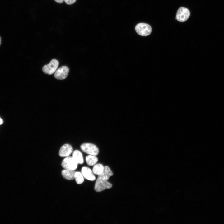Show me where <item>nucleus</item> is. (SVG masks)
<instances>
[{"label":"nucleus","instance_id":"obj_1","mask_svg":"<svg viewBox=\"0 0 224 224\" xmlns=\"http://www.w3.org/2000/svg\"><path fill=\"white\" fill-rule=\"evenodd\" d=\"M136 32L139 35L146 36L149 35L152 32V28L148 24L141 23L137 24L135 27Z\"/></svg>","mask_w":224,"mask_h":224},{"label":"nucleus","instance_id":"obj_2","mask_svg":"<svg viewBox=\"0 0 224 224\" xmlns=\"http://www.w3.org/2000/svg\"><path fill=\"white\" fill-rule=\"evenodd\" d=\"M78 164L72 157L69 156L66 157L61 163L62 166L64 169L73 170L77 168Z\"/></svg>","mask_w":224,"mask_h":224},{"label":"nucleus","instance_id":"obj_3","mask_svg":"<svg viewBox=\"0 0 224 224\" xmlns=\"http://www.w3.org/2000/svg\"><path fill=\"white\" fill-rule=\"evenodd\" d=\"M80 148L84 152L90 155L96 156L99 152V149L96 146L91 143H83L80 146Z\"/></svg>","mask_w":224,"mask_h":224},{"label":"nucleus","instance_id":"obj_4","mask_svg":"<svg viewBox=\"0 0 224 224\" xmlns=\"http://www.w3.org/2000/svg\"><path fill=\"white\" fill-rule=\"evenodd\" d=\"M112 187V184L107 180L98 178L96 182L94 189L96 192H100Z\"/></svg>","mask_w":224,"mask_h":224},{"label":"nucleus","instance_id":"obj_5","mask_svg":"<svg viewBox=\"0 0 224 224\" xmlns=\"http://www.w3.org/2000/svg\"><path fill=\"white\" fill-rule=\"evenodd\" d=\"M59 64L58 60L55 59L51 60L50 63L44 65L42 68L43 72L49 75L52 74L57 69Z\"/></svg>","mask_w":224,"mask_h":224},{"label":"nucleus","instance_id":"obj_6","mask_svg":"<svg viewBox=\"0 0 224 224\" xmlns=\"http://www.w3.org/2000/svg\"><path fill=\"white\" fill-rule=\"evenodd\" d=\"M190 15L189 11L187 8L182 7L178 10L176 15V19L179 22H184L188 19Z\"/></svg>","mask_w":224,"mask_h":224},{"label":"nucleus","instance_id":"obj_7","mask_svg":"<svg viewBox=\"0 0 224 224\" xmlns=\"http://www.w3.org/2000/svg\"><path fill=\"white\" fill-rule=\"evenodd\" d=\"M69 71L68 68L65 66L58 68L55 71L54 77L57 79L63 80L66 78Z\"/></svg>","mask_w":224,"mask_h":224},{"label":"nucleus","instance_id":"obj_8","mask_svg":"<svg viewBox=\"0 0 224 224\" xmlns=\"http://www.w3.org/2000/svg\"><path fill=\"white\" fill-rule=\"evenodd\" d=\"M73 152V148L72 146L68 144L63 145L60 148L59 155L61 157H66L69 156Z\"/></svg>","mask_w":224,"mask_h":224},{"label":"nucleus","instance_id":"obj_9","mask_svg":"<svg viewBox=\"0 0 224 224\" xmlns=\"http://www.w3.org/2000/svg\"><path fill=\"white\" fill-rule=\"evenodd\" d=\"M81 173L84 177L88 180L93 181L96 179L93 171L88 167H83L81 170Z\"/></svg>","mask_w":224,"mask_h":224},{"label":"nucleus","instance_id":"obj_10","mask_svg":"<svg viewBox=\"0 0 224 224\" xmlns=\"http://www.w3.org/2000/svg\"><path fill=\"white\" fill-rule=\"evenodd\" d=\"M113 175V173L110 168L107 166L104 167L103 172L98 175V178L108 180L110 177Z\"/></svg>","mask_w":224,"mask_h":224},{"label":"nucleus","instance_id":"obj_11","mask_svg":"<svg viewBox=\"0 0 224 224\" xmlns=\"http://www.w3.org/2000/svg\"><path fill=\"white\" fill-rule=\"evenodd\" d=\"M75 171L73 170L64 169L61 172L63 177L68 180H72L74 179Z\"/></svg>","mask_w":224,"mask_h":224},{"label":"nucleus","instance_id":"obj_12","mask_svg":"<svg viewBox=\"0 0 224 224\" xmlns=\"http://www.w3.org/2000/svg\"><path fill=\"white\" fill-rule=\"evenodd\" d=\"M72 157L78 164H82L84 162L82 154L78 150H75L73 151Z\"/></svg>","mask_w":224,"mask_h":224},{"label":"nucleus","instance_id":"obj_13","mask_svg":"<svg viewBox=\"0 0 224 224\" xmlns=\"http://www.w3.org/2000/svg\"><path fill=\"white\" fill-rule=\"evenodd\" d=\"M86 161L88 165L90 166H93L96 163L98 159L96 156L89 155L86 156Z\"/></svg>","mask_w":224,"mask_h":224},{"label":"nucleus","instance_id":"obj_14","mask_svg":"<svg viewBox=\"0 0 224 224\" xmlns=\"http://www.w3.org/2000/svg\"><path fill=\"white\" fill-rule=\"evenodd\" d=\"M104 167L101 164H96L93 168L92 171L93 173L98 175L101 174L104 171Z\"/></svg>","mask_w":224,"mask_h":224},{"label":"nucleus","instance_id":"obj_15","mask_svg":"<svg viewBox=\"0 0 224 224\" xmlns=\"http://www.w3.org/2000/svg\"><path fill=\"white\" fill-rule=\"evenodd\" d=\"M74 179L76 183L78 184H82L84 181V177L82 173L79 172H75Z\"/></svg>","mask_w":224,"mask_h":224},{"label":"nucleus","instance_id":"obj_16","mask_svg":"<svg viewBox=\"0 0 224 224\" xmlns=\"http://www.w3.org/2000/svg\"><path fill=\"white\" fill-rule=\"evenodd\" d=\"M77 0H64L65 2L68 5H71L74 3Z\"/></svg>","mask_w":224,"mask_h":224},{"label":"nucleus","instance_id":"obj_17","mask_svg":"<svg viewBox=\"0 0 224 224\" xmlns=\"http://www.w3.org/2000/svg\"><path fill=\"white\" fill-rule=\"evenodd\" d=\"M56 2L58 3H62L63 2L64 0H54Z\"/></svg>","mask_w":224,"mask_h":224},{"label":"nucleus","instance_id":"obj_18","mask_svg":"<svg viewBox=\"0 0 224 224\" xmlns=\"http://www.w3.org/2000/svg\"><path fill=\"white\" fill-rule=\"evenodd\" d=\"M3 123V121L2 119L0 118V125L2 124Z\"/></svg>","mask_w":224,"mask_h":224},{"label":"nucleus","instance_id":"obj_19","mask_svg":"<svg viewBox=\"0 0 224 224\" xmlns=\"http://www.w3.org/2000/svg\"><path fill=\"white\" fill-rule=\"evenodd\" d=\"M1 38L0 37V44H1Z\"/></svg>","mask_w":224,"mask_h":224}]
</instances>
